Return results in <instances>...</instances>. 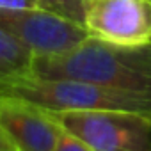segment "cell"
Here are the masks:
<instances>
[{"label": "cell", "mask_w": 151, "mask_h": 151, "mask_svg": "<svg viewBox=\"0 0 151 151\" xmlns=\"http://www.w3.org/2000/svg\"><path fill=\"white\" fill-rule=\"evenodd\" d=\"M0 151H2V149H0Z\"/></svg>", "instance_id": "12"}, {"label": "cell", "mask_w": 151, "mask_h": 151, "mask_svg": "<svg viewBox=\"0 0 151 151\" xmlns=\"http://www.w3.org/2000/svg\"><path fill=\"white\" fill-rule=\"evenodd\" d=\"M60 128L93 151H151V123L137 114L110 110L53 112Z\"/></svg>", "instance_id": "3"}, {"label": "cell", "mask_w": 151, "mask_h": 151, "mask_svg": "<svg viewBox=\"0 0 151 151\" xmlns=\"http://www.w3.org/2000/svg\"><path fill=\"white\" fill-rule=\"evenodd\" d=\"M27 75L50 80L69 78L151 94V43L128 46L87 36L68 52L32 55Z\"/></svg>", "instance_id": "1"}, {"label": "cell", "mask_w": 151, "mask_h": 151, "mask_svg": "<svg viewBox=\"0 0 151 151\" xmlns=\"http://www.w3.org/2000/svg\"><path fill=\"white\" fill-rule=\"evenodd\" d=\"M0 29L34 55H53L75 48L89 34L84 27L41 9L0 7Z\"/></svg>", "instance_id": "4"}, {"label": "cell", "mask_w": 151, "mask_h": 151, "mask_svg": "<svg viewBox=\"0 0 151 151\" xmlns=\"http://www.w3.org/2000/svg\"><path fill=\"white\" fill-rule=\"evenodd\" d=\"M84 29L116 45L151 43V0H87Z\"/></svg>", "instance_id": "5"}, {"label": "cell", "mask_w": 151, "mask_h": 151, "mask_svg": "<svg viewBox=\"0 0 151 151\" xmlns=\"http://www.w3.org/2000/svg\"><path fill=\"white\" fill-rule=\"evenodd\" d=\"M32 52L18 39L0 29V78L13 75H27L30 69Z\"/></svg>", "instance_id": "7"}, {"label": "cell", "mask_w": 151, "mask_h": 151, "mask_svg": "<svg viewBox=\"0 0 151 151\" xmlns=\"http://www.w3.org/2000/svg\"><path fill=\"white\" fill-rule=\"evenodd\" d=\"M86 2L87 0H37V9L53 13L64 20L84 27Z\"/></svg>", "instance_id": "8"}, {"label": "cell", "mask_w": 151, "mask_h": 151, "mask_svg": "<svg viewBox=\"0 0 151 151\" xmlns=\"http://www.w3.org/2000/svg\"><path fill=\"white\" fill-rule=\"evenodd\" d=\"M0 96L29 101L50 112L110 110L130 112L151 123V94L128 93L69 78H37L13 75L0 78Z\"/></svg>", "instance_id": "2"}, {"label": "cell", "mask_w": 151, "mask_h": 151, "mask_svg": "<svg viewBox=\"0 0 151 151\" xmlns=\"http://www.w3.org/2000/svg\"><path fill=\"white\" fill-rule=\"evenodd\" d=\"M0 7H6V9H37V0H0Z\"/></svg>", "instance_id": "10"}, {"label": "cell", "mask_w": 151, "mask_h": 151, "mask_svg": "<svg viewBox=\"0 0 151 151\" xmlns=\"http://www.w3.org/2000/svg\"><path fill=\"white\" fill-rule=\"evenodd\" d=\"M0 149H2V151H13V149H11V146L7 144L6 137L2 135V132H0Z\"/></svg>", "instance_id": "11"}, {"label": "cell", "mask_w": 151, "mask_h": 151, "mask_svg": "<svg viewBox=\"0 0 151 151\" xmlns=\"http://www.w3.org/2000/svg\"><path fill=\"white\" fill-rule=\"evenodd\" d=\"M0 132L13 151H53L64 130L53 112L0 96Z\"/></svg>", "instance_id": "6"}, {"label": "cell", "mask_w": 151, "mask_h": 151, "mask_svg": "<svg viewBox=\"0 0 151 151\" xmlns=\"http://www.w3.org/2000/svg\"><path fill=\"white\" fill-rule=\"evenodd\" d=\"M53 151H93L86 142H82L78 137H75L68 132H62Z\"/></svg>", "instance_id": "9"}]
</instances>
